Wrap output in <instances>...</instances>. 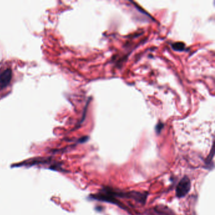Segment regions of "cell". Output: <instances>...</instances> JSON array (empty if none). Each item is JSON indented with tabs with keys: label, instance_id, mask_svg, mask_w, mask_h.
<instances>
[{
	"label": "cell",
	"instance_id": "cell-1",
	"mask_svg": "<svg viewBox=\"0 0 215 215\" xmlns=\"http://www.w3.org/2000/svg\"><path fill=\"white\" fill-rule=\"evenodd\" d=\"M191 188V182L187 177L185 176L181 179L176 188V195L178 198H183L189 192Z\"/></svg>",
	"mask_w": 215,
	"mask_h": 215
},
{
	"label": "cell",
	"instance_id": "cell-2",
	"mask_svg": "<svg viewBox=\"0 0 215 215\" xmlns=\"http://www.w3.org/2000/svg\"><path fill=\"white\" fill-rule=\"evenodd\" d=\"M12 71L10 68L5 69L0 74V88H5L10 83L11 79Z\"/></svg>",
	"mask_w": 215,
	"mask_h": 215
},
{
	"label": "cell",
	"instance_id": "cell-3",
	"mask_svg": "<svg viewBox=\"0 0 215 215\" xmlns=\"http://www.w3.org/2000/svg\"><path fill=\"white\" fill-rule=\"evenodd\" d=\"M173 47H174V49H176V50H182L184 49V45L182 43H176V44H174Z\"/></svg>",
	"mask_w": 215,
	"mask_h": 215
}]
</instances>
